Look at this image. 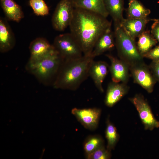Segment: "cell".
<instances>
[{"mask_svg":"<svg viewBox=\"0 0 159 159\" xmlns=\"http://www.w3.org/2000/svg\"><path fill=\"white\" fill-rule=\"evenodd\" d=\"M94 58L83 55L74 59L64 60L53 84L54 87L72 90L77 89L89 76Z\"/></svg>","mask_w":159,"mask_h":159,"instance_id":"7a4b0ae2","label":"cell"},{"mask_svg":"<svg viewBox=\"0 0 159 159\" xmlns=\"http://www.w3.org/2000/svg\"><path fill=\"white\" fill-rule=\"evenodd\" d=\"M73 4L74 7L87 10L106 18L109 15L104 0H77Z\"/></svg>","mask_w":159,"mask_h":159,"instance_id":"5bb4252c","label":"cell"},{"mask_svg":"<svg viewBox=\"0 0 159 159\" xmlns=\"http://www.w3.org/2000/svg\"><path fill=\"white\" fill-rule=\"evenodd\" d=\"M106 9L115 24H119L123 19V0H104Z\"/></svg>","mask_w":159,"mask_h":159,"instance_id":"d6986e66","label":"cell"},{"mask_svg":"<svg viewBox=\"0 0 159 159\" xmlns=\"http://www.w3.org/2000/svg\"><path fill=\"white\" fill-rule=\"evenodd\" d=\"M114 34L111 27L106 30L97 40L91 55L94 58L112 49L115 46Z\"/></svg>","mask_w":159,"mask_h":159,"instance_id":"8fae6325","label":"cell"},{"mask_svg":"<svg viewBox=\"0 0 159 159\" xmlns=\"http://www.w3.org/2000/svg\"><path fill=\"white\" fill-rule=\"evenodd\" d=\"M53 47L48 41L42 37H38L32 41L29 46L30 56L29 61H34L47 54Z\"/></svg>","mask_w":159,"mask_h":159,"instance_id":"4fadbf2b","label":"cell"},{"mask_svg":"<svg viewBox=\"0 0 159 159\" xmlns=\"http://www.w3.org/2000/svg\"><path fill=\"white\" fill-rule=\"evenodd\" d=\"M137 48L142 56L148 53L157 42L149 31H144L138 37Z\"/></svg>","mask_w":159,"mask_h":159,"instance_id":"44dd1931","label":"cell"},{"mask_svg":"<svg viewBox=\"0 0 159 159\" xmlns=\"http://www.w3.org/2000/svg\"><path fill=\"white\" fill-rule=\"evenodd\" d=\"M64 60L53 46L42 57L34 61H28L26 69L39 81L47 84L54 82Z\"/></svg>","mask_w":159,"mask_h":159,"instance_id":"3957f363","label":"cell"},{"mask_svg":"<svg viewBox=\"0 0 159 159\" xmlns=\"http://www.w3.org/2000/svg\"><path fill=\"white\" fill-rule=\"evenodd\" d=\"M110 151L103 145L92 153L86 155L88 159H108L111 157Z\"/></svg>","mask_w":159,"mask_h":159,"instance_id":"d4e9b609","label":"cell"},{"mask_svg":"<svg viewBox=\"0 0 159 159\" xmlns=\"http://www.w3.org/2000/svg\"><path fill=\"white\" fill-rule=\"evenodd\" d=\"M143 57L150 59L154 62L159 60V45L150 49Z\"/></svg>","mask_w":159,"mask_h":159,"instance_id":"484cf974","label":"cell"},{"mask_svg":"<svg viewBox=\"0 0 159 159\" xmlns=\"http://www.w3.org/2000/svg\"><path fill=\"white\" fill-rule=\"evenodd\" d=\"M29 2L36 15L44 16L49 14V7L44 0H29Z\"/></svg>","mask_w":159,"mask_h":159,"instance_id":"cb8c5ba5","label":"cell"},{"mask_svg":"<svg viewBox=\"0 0 159 159\" xmlns=\"http://www.w3.org/2000/svg\"><path fill=\"white\" fill-rule=\"evenodd\" d=\"M151 20L153 21H159V19H151Z\"/></svg>","mask_w":159,"mask_h":159,"instance_id":"f546056e","label":"cell"},{"mask_svg":"<svg viewBox=\"0 0 159 159\" xmlns=\"http://www.w3.org/2000/svg\"><path fill=\"white\" fill-rule=\"evenodd\" d=\"M115 25L114 36L119 52L130 60H140L142 56L136 46L135 39L127 34L119 24H115Z\"/></svg>","mask_w":159,"mask_h":159,"instance_id":"5b68a950","label":"cell"},{"mask_svg":"<svg viewBox=\"0 0 159 159\" xmlns=\"http://www.w3.org/2000/svg\"><path fill=\"white\" fill-rule=\"evenodd\" d=\"M150 20L143 19H123L119 25L125 32L135 39L145 31L147 23Z\"/></svg>","mask_w":159,"mask_h":159,"instance_id":"30bf717a","label":"cell"},{"mask_svg":"<svg viewBox=\"0 0 159 159\" xmlns=\"http://www.w3.org/2000/svg\"><path fill=\"white\" fill-rule=\"evenodd\" d=\"M100 109L94 108H73L72 113L86 128L94 130L97 127L101 114Z\"/></svg>","mask_w":159,"mask_h":159,"instance_id":"ba28073f","label":"cell"},{"mask_svg":"<svg viewBox=\"0 0 159 159\" xmlns=\"http://www.w3.org/2000/svg\"><path fill=\"white\" fill-rule=\"evenodd\" d=\"M69 1L73 4L77 0H67Z\"/></svg>","mask_w":159,"mask_h":159,"instance_id":"f1b7e54d","label":"cell"},{"mask_svg":"<svg viewBox=\"0 0 159 159\" xmlns=\"http://www.w3.org/2000/svg\"><path fill=\"white\" fill-rule=\"evenodd\" d=\"M0 3L9 19L19 22L24 18V14L21 8L14 0H0Z\"/></svg>","mask_w":159,"mask_h":159,"instance_id":"2e32d148","label":"cell"},{"mask_svg":"<svg viewBox=\"0 0 159 159\" xmlns=\"http://www.w3.org/2000/svg\"><path fill=\"white\" fill-rule=\"evenodd\" d=\"M151 27V33L153 37L159 42V21H154Z\"/></svg>","mask_w":159,"mask_h":159,"instance_id":"4316f807","label":"cell"},{"mask_svg":"<svg viewBox=\"0 0 159 159\" xmlns=\"http://www.w3.org/2000/svg\"><path fill=\"white\" fill-rule=\"evenodd\" d=\"M106 56L111 62L110 70L113 82L118 83L125 81L127 73V68L125 64L111 55L107 54Z\"/></svg>","mask_w":159,"mask_h":159,"instance_id":"9a60e30c","label":"cell"},{"mask_svg":"<svg viewBox=\"0 0 159 159\" xmlns=\"http://www.w3.org/2000/svg\"><path fill=\"white\" fill-rule=\"evenodd\" d=\"M16 40L14 34L6 20L0 18V52L5 53L14 47Z\"/></svg>","mask_w":159,"mask_h":159,"instance_id":"9c48e42d","label":"cell"},{"mask_svg":"<svg viewBox=\"0 0 159 159\" xmlns=\"http://www.w3.org/2000/svg\"><path fill=\"white\" fill-rule=\"evenodd\" d=\"M154 62H155L154 67V72L156 76L159 80V60Z\"/></svg>","mask_w":159,"mask_h":159,"instance_id":"83f0119b","label":"cell"},{"mask_svg":"<svg viewBox=\"0 0 159 159\" xmlns=\"http://www.w3.org/2000/svg\"><path fill=\"white\" fill-rule=\"evenodd\" d=\"M106 18L95 13L75 7L69 25L70 33L77 41L83 55L90 56L100 36L111 27Z\"/></svg>","mask_w":159,"mask_h":159,"instance_id":"6da1fadb","label":"cell"},{"mask_svg":"<svg viewBox=\"0 0 159 159\" xmlns=\"http://www.w3.org/2000/svg\"><path fill=\"white\" fill-rule=\"evenodd\" d=\"M103 145V140L100 136L95 135L89 137L86 140L84 145L86 155L92 153Z\"/></svg>","mask_w":159,"mask_h":159,"instance_id":"603a6c76","label":"cell"},{"mask_svg":"<svg viewBox=\"0 0 159 159\" xmlns=\"http://www.w3.org/2000/svg\"><path fill=\"white\" fill-rule=\"evenodd\" d=\"M108 85L105 99V103L108 107L114 106L126 93L127 90L122 85L113 82Z\"/></svg>","mask_w":159,"mask_h":159,"instance_id":"e0dca14e","label":"cell"},{"mask_svg":"<svg viewBox=\"0 0 159 159\" xmlns=\"http://www.w3.org/2000/svg\"><path fill=\"white\" fill-rule=\"evenodd\" d=\"M132 74L135 80L138 83L148 92L152 91L154 81L148 70L143 67H138L133 70Z\"/></svg>","mask_w":159,"mask_h":159,"instance_id":"ac0fdd59","label":"cell"},{"mask_svg":"<svg viewBox=\"0 0 159 159\" xmlns=\"http://www.w3.org/2000/svg\"><path fill=\"white\" fill-rule=\"evenodd\" d=\"M127 11L128 18L131 19L147 18L150 13V10L138 0H129Z\"/></svg>","mask_w":159,"mask_h":159,"instance_id":"ffe728a7","label":"cell"},{"mask_svg":"<svg viewBox=\"0 0 159 159\" xmlns=\"http://www.w3.org/2000/svg\"><path fill=\"white\" fill-rule=\"evenodd\" d=\"M107 71V64L102 61L94 60L90 68L89 76L92 79L96 87L101 92H104L102 84Z\"/></svg>","mask_w":159,"mask_h":159,"instance_id":"7c38bea8","label":"cell"},{"mask_svg":"<svg viewBox=\"0 0 159 159\" xmlns=\"http://www.w3.org/2000/svg\"><path fill=\"white\" fill-rule=\"evenodd\" d=\"M52 45L64 60L77 59L83 55L80 46L70 33L57 36Z\"/></svg>","mask_w":159,"mask_h":159,"instance_id":"277c9868","label":"cell"},{"mask_svg":"<svg viewBox=\"0 0 159 159\" xmlns=\"http://www.w3.org/2000/svg\"><path fill=\"white\" fill-rule=\"evenodd\" d=\"M130 100L138 112L145 130H152L159 127V122L154 117L150 106L143 97L137 95Z\"/></svg>","mask_w":159,"mask_h":159,"instance_id":"52a82bcc","label":"cell"},{"mask_svg":"<svg viewBox=\"0 0 159 159\" xmlns=\"http://www.w3.org/2000/svg\"><path fill=\"white\" fill-rule=\"evenodd\" d=\"M105 137L107 141V149L110 151L115 148L119 136L116 127L108 119L107 122Z\"/></svg>","mask_w":159,"mask_h":159,"instance_id":"7402d4cb","label":"cell"},{"mask_svg":"<svg viewBox=\"0 0 159 159\" xmlns=\"http://www.w3.org/2000/svg\"><path fill=\"white\" fill-rule=\"evenodd\" d=\"M74 8L73 3L67 0H61L58 3L52 19V25L55 29L62 31L69 26Z\"/></svg>","mask_w":159,"mask_h":159,"instance_id":"8992f818","label":"cell"}]
</instances>
